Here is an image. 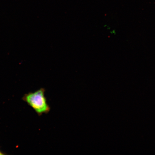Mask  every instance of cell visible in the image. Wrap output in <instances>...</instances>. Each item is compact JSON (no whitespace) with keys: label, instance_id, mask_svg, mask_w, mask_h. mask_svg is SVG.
<instances>
[{"label":"cell","instance_id":"obj_1","mask_svg":"<svg viewBox=\"0 0 155 155\" xmlns=\"http://www.w3.org/2000/svg\"><path fill=\"white\" fill-rule=\"evenodd\" d=\"M45 89L41 88L33 92L25 94L22 100L31 107L38 116L49 113L51 108L45 96Z\"/></svg>","mask_w":155,"mask_h":155}]
</instances>
